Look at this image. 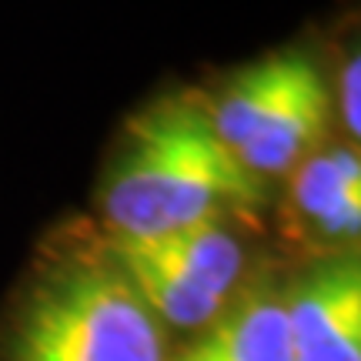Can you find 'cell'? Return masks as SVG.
Here are the masks:
<instances>
[{
  "label": "cell",
  "instance_id": "cell-7",
  "mask_svg": "<svg viewBox=\"0 0 361 361\" xmlns=\"http://www.w3.org/2000/svg\"><path fill=\"white\" fill-rule=\"evenodd\" d=\"M171 361H291L284 284L271 271L255 274L218 322L171 351Z\"/></svg>",
  "mask_w": 361,
  "mask_h": 361
},
{
  "label": "cell",
  "instance_id": "cell-5",
  "mask_svg": "<svg viewBox=\"0 0 361 361\" xmlns=\"http://www.w3.org/2000/svg\"><path fill=\"white\" fill-rule=\"evenodd\" d=\"M291 361H361L358 251L318 255L284 284Z\"/></svg>",
  "mask_w": 361,
  "mask_h": 361
},
{
  "label": "cell",
  "instance_id": "cell-4",
  "mask_svg": "<svg viewBox=\"0 0 361 361\" xmlns=\"http://www.w3.org/2000/svg\"><path fill=\"white\" fill-rule=\"evenodd\" d=\"M231 221L238 218H211L137 241L107 238L128 281L168 335L204 331L251 281L247 241Z\"/></svg>",
  "mask_w": 361,
  "mask_h": 361
},
{
  "label": "cell",
  "instance_id": "cell-3",
  "mask_svg": "<svg viewBox=\"0 0 361 361\" xmlns=\"http://www.w3.org/2000/svg\"><path fill=\"white\" fill-rule=\"evenodd\" d=\"M218 137L261 184L291 178L322 151L335 97L308 51H271L204 90Z\"/></svg>",
  "mask_w": 361,
  "mask_h": 361
},
{
  "label": "cell",
  "instance_id": "cell-6",
  "mask_svg": "<svg viewBox=\"0 0 361 361\" xmlns=\"http://www.w3.org/2000/svg\"><path fill=\"white\" fill-rule=\"evenodd\" d=\"M288 214L311 245V258L358 251L361 161L355 147H322L291 174Z\"/></svg>",
  "mask_w": 361,
  "mask_h": 361
},
{
  "label": "cell",
  "instance_id": "cell-2",
  "mask_svg": "<svg viewBox=\"0 0 361 361\" xmlns=\"http://www.w3.org/2000/svg\"><path fill=\"white\" fill-rule=\"evenodd\" d=\"M0 361H171V335L97 224L40 247L0 318Z\"/></svg>",
  "mask_w": 361,
  "mask_h": 361
},
{
  "label": "cell",
  "instance_id": "cell-8",
  "mask_svg": "<svg viewBox=\"0 0 361 361\" xmlns=\"http://www.w3.org/2000/svg\"><path fill=\"white\" fill-rule=\"evenodd\" d=\"M358 51H348L341 61L335 84H331V97H335V111L345 134L351 137V144H358V130H361V101H358Z\"/></svg>",
  "mask_w": 361,
  "mask_h": 361
},
{
  "label": "cell",
  "instance_id": "cell-1",
  "mask_svg": "<svg viewBox=\"0 0 361 361\" xmlns=\"http://www.w3.org/2000/svg\"><path fill=\"white\" fill-rule=\"evenodd\" d=\"M268 191L218 137L204 90L178 87L128 117L97 184V231L137 241L211 218H251Z\"/></svg>",
  "mask_w": 361,
  "mask_h": 361
}]
</instances>
